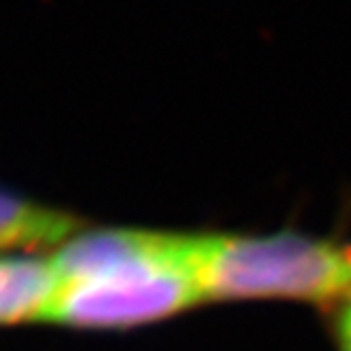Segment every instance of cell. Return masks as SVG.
Instances as JSON below:
<instances>
[{"label": "cell", "mask_w": 351, "mask_h": 351, "mask_svg": "<svg viewBox=\"0 0 351 351\" xmlns=\"http://www.w3.org/2000/svg\"><path fill=\"white\" fill-rule=\"evenodd\" d=\"M204 300L288 298L324 303L351 292V250L303 233L193 235Z\"/></svg>", "instance_id": "cell-2"}, {"label": "cell", "mask_w": 351, "mask_h": 351, "mask_svg": "<svg viewBox=\"0 0 351 351\" xmlns=\"http://www.w3.org/2000/svg\"><path fill=\"white\" fill-rule=\"evenodd\" d=\"M79 229L74 216L47 210L0 191V250L64 245Z\"/></svg>", "instance_id": "cell-4"}, {"label": "cell", "mask_w": 351, "mask_h": 351, "mask_svg": "<svg viewBox=\"0 0 351 351\" xmlns=\"http://www.w3.org/2000/svg\"><path fill=\"white\" fill-rule=\"evenodd\" d=\"M49 322L79 330H123L204 300L193 273V235L142 229L81 233L66 254Z\"/></svg>", "instance_id": "cell-1"}, {"label": "cell", "mask_w": 351, "mask_h": 351, "mask_svg": "<svg viewBox=\"0 0 351 351\" xmlns=\"http://www.w3.org/2000/svg\"><path fill=\"white\" fill-rule=\"evenodd\" d=\"M62 288L53 261L0 256V326L51 317Z\"/></svg>", "instance_id": "cell-3"}, {"label": "cell", "mask_w": 351, "mask_h": 351, "mask_svg": "<svg viewBox=\"0 0 351 351\" xmlns=\"http://www.w3.org/2000/svg\"><path fill=\"white\" fill-rule=\"evenodd\" d=\"M339 341L341 351H351V303L343 309L339 317Z\"/></svg>", "instance_id": "cell-5"}]
</instances>
